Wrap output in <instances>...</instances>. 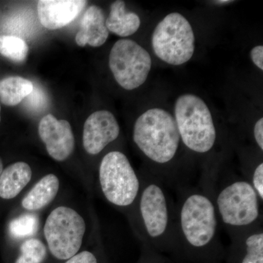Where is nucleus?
Instances as JSON below:
<instances>
[{
	"mask_svg": "<svg viewBox=\"0 0 263 263\" xmlns=\"http://www.w3.org/2000/svg\"><path fill=\"white\" fill-rule=\"evenodd\" d=\"M213 191L214 187L202 183L181 186L175 205L173 251L198 263H214L224 256Z\"/></svg>",
	"mask_w": 263,
	"mask_h": 263,
	"instance_id": "obj_1",
	"label": "nucleus"
},
{
	"mask_svg": "<svg viewBox=\"0 0 263 263\" xmlns=\"http://www.w3.org/2000/svg\"><path fill=\"white\" fill-rule=\"evenodd\" d=\"M65 263H98V259L94 254L84 251L67 259Z\"/></svg>",
	"mask_w": 263,
	"mask_h": 263,
	"instance_id": "obj_23",
	"label": "nucleus"
},
{
	"mask_svg": "<svg viewBox=\"0 0 263 263\" xmlns=\"http://www.w3.org/2000/svg\"><path fill=\"white\" fill-rule=\"evenodd\" d=\"M253 137L256 144L261 152L263 151V119L260 118L254 124Z\"/></svg>",
	"mask_w": 263,
	"mask_h": 263,
	"instance_id": "obj_24",
	"label": "nucleus"
},
{
	"mask_svg": "<svg viewBox=\"0 0 263 263\" xmlns=\"http://www.w3.org/2000/svg\"><path fill=\"white\" fill-rule=\"evenodd\" d=\"M3 171V161H2L1 159H0V175H1L2 172Z\"/></svg>",
	"mask_w": 263,
	"mask_h": 263,
	"instance_id": "obj_28",
	"label": "nucleus"
},
{
	"mask_svg": "<svg viewBox=\"0 0 263 263\" xmlns=\"http://www.w3.org/2000/svg\"><path fill=\"white\" fill-rule=\"evenodd\" d=\"M32 169L28 164L17 162L8 166L0 175V197L15 198L32 179Z\"/></svg>",
	"mask_w": 263,
	"mask_h": 263,
	"instance_id": "obj_15",
	"label": "nucleus"
},
{
	"mask_svg": "<svg viewBox=\"0 0 263 263\" xmlns=\"http://www.w3.org/2000/svg\"><path fill=\"white\" fill-rule=\"evenodd\" d=\"M34 89L32 81L19 76L0 80V102L7 106H15L27 98Z\"/></svg>",
	"mask_w": 263,
	"mask_h": 263,
	"instance_id": "obj_18",
	"label": "nucleus"
},
{
	"mask_svg": "<svg viewBox=\"0 0 263 263\" xmlns=\"http://www.w3.org/2000/svg\"><path fill=\"white\" fill-rule=\"evenodd\" d=\"M60 181L54 174L42 178L24 197L22 206L29 211H37L48 205L57 196Z\"/></svg>",
	"mask_w": 263,
	"mask_h": 263,
	"instance_id": "obj_17",
	"label": "nucleus"
},
{
	"mask_svg": "<svg viewBox=\"0 0 263 263\" xmlns=\"http://www.w3.org/2000/svg\"><path fill=\"white\" fill-rule=\"evenodd\" d=\"M143 263H167V260L154 249L146 246V252L143 258Z\"/></svg>",
	"mask_w": 263,
	"mask_h": 263,
	"instance_id": "obj_25",
	"label": "nucleus"
},
{
	"mask_svg": "<svg viewBox=\"0 0 263 263\" xmlns=\"http://www.w3.org/2000/svg\"><path fill=\"white\" fill-rule=\"evenodd\" d=\"M152 65L148 52L132 40H119L109 55V67L114 79L123 89L129 91L146 82Z\"/></svg>",
	"mask_w": 263,
	"mask_h": 263,
	"instance_id": "obj_9",
	"label": "nucleus"
},
{
	"mask_svg": "<svg viewBox=\"0 0 263 263\" xmlns=\"http://www.w3.org/2000/svg\"><path fill=\"white\" fill-rule=\"evenodd\" d=\"M106 18L100 7L92 5L85 12L81 19L80 29L76 35L78 46L84 47L89 45L100 47L106 42L109 31L106 27Z\"/></svg>",
	"mask_w": 263,
	"mask_h": 263,
	"instance_id": "obj_14",
	"label": "nucleus"
},
{
	"mask_svg": "<svg viewBox=\"0 0 263 263\" xmlns=\"http://www.w3.org/2000/svg\"><path fill=\"white\" fill-rule=\"evenodd\" d=\"M230 263H263L262 224L229 235Z\"/></svg>",
	"mask_w": 263,
	"mask_h": 263,
	"instance_id": "obj_12",
	"label": "nucleus"
},
{
	"mask_svg": "<svg viewBox=\"0 0 263 263\" xmlns=\"http://www.w3.org/2000/svg\"><path fill=\"white\" fill-rule=\"evenodd\" d=\"M141 191L135 204L140 238L156 252L174 249L175 205L167 184L152 172L141 178Z\"/></svg>",
	"mask_w": 263,
	"mask_h": 263,
	"instance_id": "obj_2",
	"label": "nucleus"
},
{
	"mask_svg": "<svg viewBox=\"0 0 263 263\" xmlns=\"http://www.w3.org/2000/svg\"><path fill=\"white\" fill-rule=\"evenodd\" d=\"M154 53L168 65L179 66L191 60L195 37L187 19L179 13L166 15L159 22L152 37Z\"/></svg>",
	"mask_w": 263,
	"mask_h": 263,
	"instance_id": "obj_7",
	"label": "nucleus"
},
{
	"mask_svg": "<svg viewBox=\"0 0 263 263\" xmlns=\"http://www.w3.org/2000/svg\"><path fill=\"white\" fill-rule=\"evenodd\" d=\"M39 226V219L34 214H24L15 218L9 224L11 236L18 239L29 238L35 234Z\"/></svg>",
	"mask_w": 263,
	"mask_h": 263,
	"instance_id": "obj_20",
	"label": "nucleus"
},
{
	"mask_svg": "<svg viewBox=\"0 0 263 263\" xmlns=\"http://www.w3.org/2000/svg\"><path fill=\"white\" fill-rule=\"evenodd\" d=\"M38 133L53 160L62 162L73 152L75 138L67 121L58 120L52 114H48L41 119Z\"/></svg>",
	"mask_w": 263,
	"mask_h": 263,
	"instance_id": "obj_11",
	"label": "nucleus"
},
{
	"mask_svg": "<svg viewBox=\"0 0 263 263\" xmlns=\"http://www.w3.org/2000/svg\"><path fill=\"white\" fill-rule=\"evenodd\" d=\"M86 3L84 0H41L37 3L38 18L45 28H62L77 18Z\"/></svg>",
	"mask_w": 263,
	"mask_h": 263,
	"instance_id": "obj_13",
	"label": "nucleus"
},
{
	"mask_svg": "<svg viewBox=\"0 0 263 263\" xmlns=\"http://www.w3.org/2000/svg\"><path fill=\"white\" fill-rule=\"evenodd\" d=\"M213 197L219 223L228 235L262 224V202L247 180L216 181Z\"/></svg>",
	"mask_w": 263,
	"mask_h": 263,
	"instance_id": "obj_4",
	"label": "nucleus"
},
{
	"mask_svg": "<svg viewBox=\"0 0 263 263\" xmlns=\"http://www.w3.org/2000/svg\"><path fill=\"white\" fill-rule=\"evenodd\" d=\"M0 122H1V106H0Z\"/></svg>",
	"mask_w": 263,
	"mask_h": 263,
	"instance_id": "obj_29",
	"label": "nucleus"
},
{
	"mask_svg": "<svg viewBox=\"0 0 263 263\" xmlns=\"http://www.w3.org/2000/svg\"><path fill=\"white\" fill-rule=\"evenodd\" d=\"M99 181L104 197L115 206H134L141 191V178L127 156L112 151L104 156L99 167Z\"/></svg>",
	"mask_w": 263,
	"mask_h": 263,
	"instance_id": "obj_6",
	"label": "nucleus"
},
{
	"mask_svg": "<svg viewBox=\"0 0 263 263\" xmlns=\"http://www.w3.org/2000/svg\"><path fill=\"white\" fill-rule=\"evenodd\" d=\"M29 47L23 39L15 36L0 35V53L15 62L26 60Z\"/></svg>",
	"mask_w": 263,
	"mask_h": 263,
	"instance_id": "obj_19",
	"label": "nucleus"
},
{
	"mask_svg": "<svg viewBox=\"0 0 263 263\" xmlns=\"http://www.w3.org/2000/svg\"><path fill=\"white\" fill-rule=\"evenodd\" d=\"M105 24L109 32L126 37L139 29L141 19L136 13L127 12L124 2L118 0L110 5V13Z\"/></svg>",
	"mask_w": 263,
	"mask_h": 263,
	"instance_id": "obj_16",
	"label": "nucleus"
},
{
	"mask_svg": "<svg viewBox=\"0 0 263 263\" xmlns=\"http://www.w3.org/2000/svg\"><path fill=\"white\" fill-rule=\"evenodd\" d=\"M47 254L46 246L36 238H29L21 246V255L15 263H42Z\"/></svg>",
	"mask_w": 263,
	"mask_h": 263,
	"instance_id": "obj_21",
	"label": "nucleus"
},
{
	"mask_svg": "<svg viewBox=\"0 0 263 263\" xmlns=\"http://www.w3.org/2000/svg\"><path fill=\"white\" fill-rule=\"evenodd\" d=\"M174 113L185 147L196 155L210 153L215 146L217 132L206 103L197 95H182L176 100Z\"/></svg>",
	"mask_w": 263,
	"mask_h": 263,
	"instance_id": "obj_5",
	"label": "nucleus"
},
{
	"mask_svg": "<svg viewBox=\"0 0 263 263\" xmlns=\"http://www.w3.org/2000/svg\"><path fill=\"white\" fill-rule=\"evenodd\" d=\"M213 3L216 5H226L233 3V1H230V0H219V1H214Z\"/></svg>",
	"mask_w": 263,
	"mask_h": 263,
	"instance_id": "obj_27",
	"label": "nucleus"
},
{
	"mask_svg": "<svg viewBox=\"0 0 263 263\" xmlns=\"http://www.w3.org/2000/svg\"><path fill=\"white\" fill-rule=\"evenodd\" d=\"M250 56L254 65L263 70V46L259 45L252 48Z\"/></svg>",
	"mask_w": 263,
	"mask_h": 263,
	"instance_id": "obj_26",
	"label": "nucleus"
},
{
	"mask_svg": "<svg viewBox=\"0 0 263 263\" xmlns=\"http://www.w3.org/2000/svg\"><path fill=\"white\" fill-rule=\"evenodd\" d=\"M133 138L140 152L157 168L155 175L169 183L167 170L181 143L174 117L162 108L146 110L137 119Z\"/></svg>",
	"mask_w": 263,
	"mask_h": 263,
	"instance_id": "obj_3",
	"label": "nucleus"
},
{
	"mask_svg": "<svg viewBox=\"0 0 263 263\" xmlns=\"http://www.w3.org/2000/svg\"><path fill=\"white\" fill-rule=\"evenodd\" d=\"M120 127L114 114L108 110L95 112L84 123L83 145L91 155H97L119 138Z\"/></svg>",
	"mask_w": 263,
	"mask_h": 263,
	"instance_id": "obj_10",
	"label": "nucleus"
},
{
	"mask_svg": "<svg viewBox=\"0 0 263 263\" xmlns=\"http://www.w3.org/2000/svg\"><path fill=\"white\" fill-rule=\"evenodd\" d=\"M86 232V223L80 214L70 208L61 206L52 211L44 226V235L53 257L66 260L79 252Z\"/></svg>",
	"mask_w": 263,
	"mask_h": 263,
	"instance_id": "obj_8",
	"label": "nucleus"
},
{
	"mask_svg": "<svg viewBox=\"0 0 263 263\" xmlns=\"http://www.w3.org/2000/svg\"><path fill=\"white\" fill-rule=\"evenodd\" d=\"M30 97L29 99V107H32L33 109H41L43 108L45 104H46V98H45L44 94L41 90H40L37 87H34L33 89L32 92L29 95Z\"/></svg>",
	"mask_w": 263,
	"mask_h": 263,
	"instance_id": "obj_22",
	"label": "nucleus"
}]
</instances>
